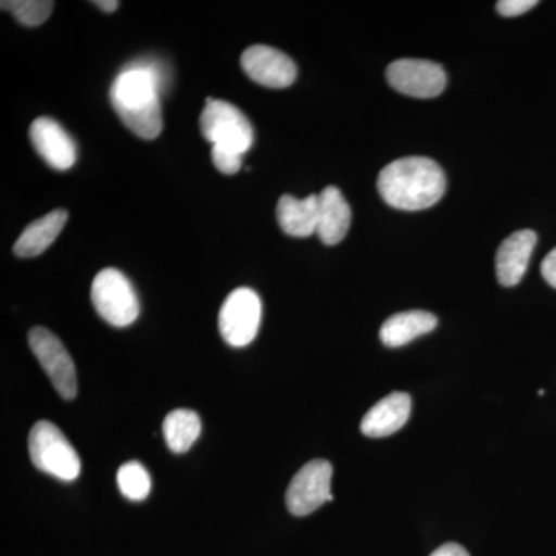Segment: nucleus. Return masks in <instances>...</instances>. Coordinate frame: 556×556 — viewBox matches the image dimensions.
I'll list each match as a JSON object with an SVG mask.
<instances>
[{
    "instance_id": "nucleus-1",
    "label": "nucleus",
    "mask_w": 556,
    "mask_h": 556,
    "mask_svg": "<svg viewBox=\"0 0 556 556\" xmlns=\"http://www.w3.org/2000/svg\"><path fill=\"white\" fill-rule=\"evenodd\" d=\"M166 75L159 62L135 61L116 76L110 101L127 129L142 139H155L163 130L160 93Z\"/></svg>"
},
{
    "instance_id": "nucleus-2",
    "label": "nucleus",
    "mask_w": 556,
    "mask_h": 556,
    "mask_svg": "<svg viewBox=\"0 0 556 556\" xmlns=\"http://www.w3.org/2000/svg\"><path fill=\"white\" fill-rule=\"evenodd\" d=\"M447 188L444 170L426 156H408L383 167L378 178L380 197L401 211H424L434 206Z\"/></svg>"
},
{
    "instance_id": "nucleus-3",
    "label": "nucleus",
    "mask_w": 556,
    "mask_h": 556,
    "mask_svg": "<svg viewBox=\"0 0 556 556\" xmlns=\"http://www.w3.org/2000/svg\"><path fill=\"white\" fill-rule=\"evenodd\" d=\"M28 453L38 470L61 481H75L80 475V459L60 428L39 420L28 437Z\"/></svg>"
},
{
    "instance_id": "nucleus-4",
    "label": "nucleus",
    "mask_w": 556,
    "mask_h": 556,
    "mask_svg": "<svg viewBox=\"0 0 556 556\" xmlns=\"http://www.w3.org/2000/svg\"><path fill=\"white\" fill-rule=\"evenodd\" d=\"M91 302L108 324L126 328L139 316V300L129 278L118 269H102L91 283Z\"/></svg>"
},
{
    "instance_id": "nucleus-5",
    "label": "nucleus",
    "mask_w": 556,
    "mask_h": 556,
    "mask_svg": "<svg viewBox=\"0 0 556 556\" xmlns=\"http://www.w3.org/2000/svg\"><path fill=\"white\" fill-rule=\"evenodd\" d=\"M200 127L203 137L215 148L244 155L254 144V127L230 102L214 100L204 105Z\"/></svg>"
},
{
    "instance_id": "nucleus-6",
    "label": "nucleus",
    "mask_w": 556,
    "mask_h": 556,
    "mask_svg": "<svg viewBox=\"0 0 556 556\" xmlns=\"http://www.w3.org/2000/svg\"><path fill=\"white\" fill-rule=\"evenodd\" d=\"M260 321L262 300L257 292L239 288L230 292L219 309V334L230 346H247L257 338Z\"/></svg>"
},
{
    "instance_id": "nucleus-7",
    "label": "nucleus",
    "mask_w": 556,
    "mask_h": 556,
    "mask_svg": "<svg viewBox=\"0 0 556 556\" xmlns=\"http://www.w3.org/2000/svg\"><path fill=\"white\" fill-rule=\"evenodd\" d=\"M28 345L38 358L40 367L49 376L54 390L65 401L78 394V376L68 351L60 339L47 328L36 327L28 332Z\"/></svg>"
},
{
    "instance_id": "nucleus-8",
    "label": "nucleus",
    "mask_w": 556,
    "mask_h": 556,
    "mask_svg": "<svg viewBox=\"0 0 556 556\" xmlns=\"http://www.w3.org/2000/svg\"><path fill=\"white\" fill-rule=\"evenodd\" d=\"M332 466L325 459L311 460L300 468L287 490V507L294 517H306L328 501L331 495Z\"/></svg>"
},
{
    "instance_id": "nucleus-9",
    "label": "nucleus",
    "mask_w": 556,
    "mask_h": 556,
    "mask_svg": "<svg viewBox=\"0 0 556 556\" xmlns=\"http://www.w3.org/2000/svg\"><path fill=\"white\" fill-rule=\"evenodd\" d=\"M388 84L413 98H437L447 86L444 68L431 61L399 60L387 68Z\"/></svg>"
},
{
    "instance_id": "nucleus-10",
    "label": "nucleus",
    "mask_w": 556,
    "mask_h": 556,
    "mask_svg": "<svg viewBox=\"0 0 556 556\" xmlns=\"http://www.w3.org/2000/svg\"><path fill=\"white\" fill-rule=\"evenodd\" d=\"M240 62L249 78L269 89H287L298 78V67L291 58L273 47H249Z\"/></svg>"
},
{
    "instance_id": "nucleus-11",
    "label": "nucleus",
    "mask_w": 556,
    "mask_h": 556,
    "mask_svg": "<svg viewBox=\"0 0 556 556\" xmlns=\"http://www.w3.org/2000/svg\"><path fill=\"white\" fill-rule=\"evenodd\" d=\"M33 148L40 159L56 170H68L78 160V149L64 127L49 116H40L30 126Z\"/></svg>"
},
{
    "instance_id": "nucleus-12",
    "label": "nucleus",
    "mask_w": 556,
    "mask_h": 556,
    "mask_svg": "<svg viewBox=\"0 0 556 556\" xmlns=\"http://www.w3.org/2000/svg\"><path fill=\"white\" fill-rule=\"evenodd\" d=\"M536 241L533 230L522 229L501 243L496 252V276L503 287H517L522 280Z\"/></svg>"
},
{
    "instance_id": "nucleus-13",
    "label": "nucleus",
    "mask_w": 556,
    "mask_h": 556,
    "mask_svg": "<svg viewBox=\"0 0 556 556\" xmlns=\"http://www.w3.org/2000/svg\"><path fill=\"white\" fill-rule=\"evenodd\" d=\"M350 204L334 186H328L318 193L317 236L328 247H334L345 239L351 226Z\"/></svg>"
},
{
    "instance_id": "nucleus-14",
    "label": "nucleus",
    "mask_w": 556,
    "mask_h": 556,
    "mask_svg": "<svg viewBox=\"0 0 556 556\" xmlns=\"http://www.w3.org/2000/svg\"><path fill=\"white\" fill-rule=\"evenodd\" d=\"M412 415V397L407 393H391L375 405L361 424L362 433L368 438H387L407 424Z\"/></svg>"
},
{
    "instance_id": "nucleus-15",
    "label": "nucleus",
    "mask_w": 556,
    "mask_h": 556,
    "mask_svg": "<svg viewBox=\"0 0 556 556\" xmlns=\"http://www.w3.org/2000/svg\"><path fill=\"white\" fill-rule=\"evenodd\" d=\"M67 222L68 212L64 208H56L46 217L36 219L14 243V255L20 258H31L43 254L58 239Z\"/></svg>"
},
{
    "instance_id": "nucleus-16",
    "label": "nucleus",
    "mask_w": 556,
    "mask_h": 556,
    "mask_svg": "<svg viewBox=\"0 0 556 556\" xmlns=\"http://www.w3.org/2000/svg\"><path fill=\"white\" fill-rule=\"evenodd\" d=\"M277 222L285 233L298 239L317 232L318 195H309L298 200L292 195H283L277 203Z\"/></svg>"
},
{
    "instance_id": "nucleus-17",
    "label": "nucleus",
    "mask_w": 556,
    "mask_h": 556,
    "mask_svg": "<svg viewBox=\"0 0 556 556\" xmlns=\"http://www.w3.org/2000/svg\"><path fill=\"white\" fill-rule=\"evenodd\" d=\"M438 327V317L427 311H405L388 318L380 328V340L388 348L407 345Z\"/></svg>"
},
{
    "instance_id": "nucleus-18",
    "label": "nucleus",
    "mask_w": 556,
    "mask_h": 556,
    "mask_svg": "<svg viewBox=\"0 0 556 556\" xmlns=\"http://www.w3.org/2000/svg\"><path fill=\"white\" fill-rule=\"evenodd\" d=\"M164 439L174 453H186L201 434V420L192 409H174L163 422Z\"/></svg>"
},
{
    "instance_id": "nucleus-19",
    "label": "nucleus",
    "mask_w": 556,
    "mask_h": 556,
    "mask_svg": "<svg viewBox=\"0 0 556 556\" xmlns=\"http://www.w3.org/2000/svg\"><path fill=\"white\" fill-rule=\"evenodd\" d=\"M116 481H118L121 493L130 501H144L152 490L149 471L137 460H130L121 466L116 473Z\"/></svg>"
},
{
    "instance_id": "nucleus-20",
    "label": "nucleus",
    "mask_w": 556,
    "mask_h": 556,
    "mask_svg": "<svg viewBox=\"0 0 556 556\" xmlns=\"http://www.w3.org/2000/svg\"><path fill=\"white\" fill-rule=\"evenodd\" d=\"M54 3L50 0H3L2 10L10 11L25 27H38L49 20Z\"/></svg>"
},
{
    "instance_id": "nucleus-21",
    "label": "nucleus",
    "mask_w": 556,
    "mask_h": 556,
    "mask_svg": "<svg viewBox=\"0 0 556 556\" xmlns=\"http://www.w3.org/2000/svg\"><path fill=\"white\" fill-rule=\"evenodd\" d=\"M212 161H214V166L217 167L222 174L233 175L241 170L243 155L212 146Z\"/></svg>"
},
{
    "instance_id": "nucleus-22",
    "label": "nucleus",
    "mask_w": 556,
    "mask_h": 556,
    "mask_svg": "<svg viewBox=\"0 0 556 556\" xmlns=\"http://www.w3.org/2000/svg\"><path fill=\"white\" fill-rule=\"evenodd\" d=\"M536 0H501L496 3L497 13L504 17H517L536 7Z\"/></svg>"
},
{
    "instance_id": "nucleus-23",
    "label": "nucleus",
    "mask_w": 556,
    "mask_h": 556,
    "mask_svg": "<svg viewBox=\"0 0 556 556\" xmlns=\"http://www.w3.org/2000/svg\"><path fill=\"white\" fill-rule=\"evenodd\" d=\"M541 274H543L544 280L556 289V248L548 252L547 257L544 258L543 265H541Z\"/></svg>"
},
{
    "instance_id": "nucleus-24",
    "label": "nucleus",
    "mask_w": 556,
    "mask_h": 556,
    "mask_svg": "<svg viewBox=\"0 0 556 556\" xmlns=\"http://www.w3.org/2000/svg\"><path fill=\"white\" fill-rule=\"evenodd\" d=\"M430 556H470L463 546L456 543H447L437 548Z\"/></svg>"
},
{
    "instance_id": "nucleus-25",
    "label": "nucleus",
    "mask_w": 556,
    "mask_h": 556,
    "mask_svg": "<svg viewBox=\"0 0 556 556\" xmlns=\"http://www.w3.org/2000/svg\"><path fill=\"white\" fill-rule=\"evenodd\" d=\"M93 5L105 11V13H113V11L118 10L119 2H116V0H97V2H93Z\"/></svg>"
}]
</instances>
